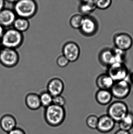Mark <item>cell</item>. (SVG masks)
<instances>
[{"mask_svg": "<svg viewBox=\"0 0 133 134\" xmlns=\"http://www.w3.org/2000/svg\"><path fill=\"white\" fill-rule=\"evenodd\" d=\"M24 37L23 33L15 28H9L5 30L0 39L2 47L16 49L23 43Z\"/></svg>", "mask_w": 133, "mask_h": 134, "instance_id": "1", "label": "cell"}, {"mask_svg": "<svg viewBox=\"0 0 133 134\" xmlns=\"http://www.w3.org/2000/svg\"><path fill=\"white\" fill-rule=\"evenodd\" d=\"M45 119L48 125L56 127L61 124L66 117V111L64 107L52 104L45 108Z\"/></svg>", "mask_w": 133, "mask_h": 134, "instance_id": "2", "label": "cell"}, {"mask_svg": "<svg viewBox=\"0 0 133 134\" xmlns=\"http://www.w3.org/2000/svg\"><path fill=\"white\" fill-rule=\"evenodd\" d=\"M13 10L18 17L29 19L36 15L37 5L35 0H18L14 4Z\"/></svg>", "mask_w": 133, "mask_h": 134, "instance_id": "3", "label": "cell"}, {"mask_svg": "<svg viewBox=\"0 0 133 134\" xmlns=\"http://www.w3.org/2000/svg\"><path fill=\"white\" fill-rule=\"evenodd\" d=\"M129 113L126 103L122 101H116L112 103L107 109V115L116 122H119Z\"/></svg>", "mask_w": 133, "mask_h": 134, "instance_id": "4", "label": "cell"}, {"mask_svg": "<svg viewBox=\"0 0 133 134\" xmlns=\"http://www.w3.org/2000/svg\"><path fill=\"white\" fill-rule=\"evenodd\" d=\"M20 56L16 49L4 48L0 51V63L4 66L12 68L19 63Z\"/></svg>", "mask_w": 133, "mask_h": 134, "instance_id": "5", "label": "cell"}, {"mask_svg": "<svg viewBox=\"0 0 133 134\" xmlns=\"http://www.w3.org/2000/svg\"><path fill=\"white\" fill-rule=\"evenodd\" d=\"M107 73L115 82H117L126 80L129 71L124 63H116L108 67Z\"/></svg>", "mask_w": 133, "mask_h": 134, "instance_id": "6", "label": "cell"}, {"mask_svg": "<svg viewBox=\"0 0 133 134\" xmlns=\"http://www.w3.org/2000/svg\"><path fill=\"white\" fill-rule=\"evenodd\" d=\"M131 83L126 80L115 82L111 89L113 97L119 100L127 98L131 93Z\"/></svg>", "mask_w": 133, "mask_h": 134, "instance_id": "7", "label": "cell"}, {"mask_svg": "<svg viewBox=\"0 0 133 134\" xmlns=\"http://www.w3.org/2000/svg\"><path fill=\"white\" fill-rule=\"evenodd\" d=\"M113 42L115 48L126 52L132 46L133 39L130 35L127 33L122 32L116 34L114 35Z\"/></svg>", "mask_w": 133, "mask_h": 134, "instance_id": "8", "label": "cell"}, {"mask_svg": "<svg viewBox=\"0 0 133 134\" xmlns=\"http://www.w3.org/2000/svg\"><path fill=\"white\" fill-rule=\"evenodd\" d=\"M99 24L97 20L93 16L89 15L84 17L79 30L84 36L90 37L94 35L97 32Z\"/></svg>", "mask_w": 133, "mask_h": 134, "instance_id": "9", "label": "cell"}, {"mask_svg": "<svg viewBox=\"0 0 133 134\" xmlns=\"http://www.w3.org/2000/svg\"><path fill=\"white\" fill-rule=\"evenodd\" d=\"M62 55L69 62H75L79 59L80 54V49L79 45L73 41L66 43L62 47Z\"/></svg>", "mask_w": 133, "mask_h": 134, "instance_id": "10", "label": "cell"}, {"mask_svg": "<svg viewBox=\"0 0 133 134\" xmlns=\"http://www.w3.org/2000/svg\"><path fill=\"white\" fill-rule=\"evenodd\" d=\"M64 90L65 83L60 78H52L48 83L47 91L53 97L62 94Z\"/></svg>", "mask_w": 133, "mask_h": 134, "instance_id": "11", "label": "cell"}, {"mask_svg": "<svg viewBox=\"0 0 133 134\" xmlns=\"http://www.w3.org/2000/svg\"><path fill=\"white\" fill-rule=\"evenodd\" d=\"M116 122L109 115H105L99 117L97 130L101 133H108L114 129Z\"/></svg>", "mask_w": 133, "mask_h": 134, "instance_id": "12", "label": "cell"}, {"mask_svg": "<svg viewBox=\"0 0 133 134\" xmlns=\"http://www.w3.org/2000/svg\"><path fill=\"white\" fill-rule=\"evenodd\" d=\"M17 17L14 10L4 8L0 12V24L4 28H8L13 25Z\"/></svg>", "mask_w": 133, "mask_h": 134, "instance_id": "13", "label": "cell"}, {"mask_svg": "<svg viewBox=\"0 0 133 134\" xmlns=\"http://www.w3.org/2000/svg\"><path fill=\"white\" fill-rule=\"evenodd\" d=\"M99 61L102 65L109 67L115 63L113 49L107 48L101 51L98 55Z\"/></svg>", "mask_w": 133, "mask_h": 134, "instance_id": "14", "label": "cell"}, {"mask_svg": "<svg viewBox=\"0 0 133 134\" xmlns=\"http://www.w3.org/2000/svg\"><path fill=\"white\" fill-rule=\"evenodd\" d=\"M16 120L13 116L5 114L0 119V127L3 131L8 133L16 127Z\"/></svg>", "mask_w": 133, "mask_h": 134, "instance_id": "15", "label": "cell"}, {"mask_svg": "<svg viewBox=\"0 0 133 134\" xmlns=\"http://www.w3.org/2000/svg\"><path fill=\"white\" fill-rule=\"evenodd\" d=\"M115 82L107 73H102L97 77L96 84L99 90H111Z\"/></svg>", "mask_w": 133, "mask_h": 134, "instance_id": "16", "label": "cell"}, {"mask_svg": "<svg viewBox=\"0 0 133 134\" xmlns=\"http://www.w3.org/2000/svg\"><path fill=\"white\" fill-rule=\"evenodd\" d=\"M25 103L27 108L32 110H37L41 106L39 94L36 93H28L25 98Z\"/></svg>", "mask_w": 133, "mask_h": 134, "instance_id": "17", "label": "cell"}, {"mask_svg": "<svg viewBox=\"0 0 133 134\" xmlns=\"http://www.w3.org/2000/svg\"><path fill=\"white\" fill-rule=\"evenodd\" d=\"M113 97L110 90H99L95 94V99L97 102L103 105L110 104Z\"/></svg>", "mask_w": 133, "mask_h": 134, "instance_id": "18", "label": "cell"}, {"mask_svg": "<svg viewBox=\"0 0 133 134\" xmlns=\"http://www.w3.org/2000/svg\"><path fill=\"white\" fill-rule=\"evenodd\" d=\"M12 26L13 28L23 33L29 29L30 27L29 21L28 19L17 16Z\"/></svg>", "mask_w": 133, "mask_h": 134, "instance_id": "19", "label": "cell"}, {"mask_svg": "<svg viewBox=\"0 0 133 134\" xmlns=\"http://www.w3.org/2000/svg\"><path fill=\"white\" fill-rule=\"evenodd\" d=\"M120 130L129 131L133 128V114L129 112L126 116L119 122Z\"/></svg>", "mask_w": 133, "mask_h": 134, "instance_id": "20", "label": "cell"}, {"mask_svg": "<svg viewBox=\"0 0 133 134\" xmlns=\"http://www.w3.org/2000/svg\"><path fill=\"white\" fill-rule=\"evenodd\" d=\"M79 11L84 16L90 15V14L97 9L94 1L87 3H82L80 5Z\"/></svg>", "mask_w": 133, "mask_h": 134, "instance_id": "21", "label": "cell"}, {"mask_svg": "<svg viewBox=\"0 0 133 134\" xmlns=\"http://www.w3.org/2000/svg\"><path fill=\"white\" fill-rule=\"evenodd\" d=\"M85 16L81 14H75L71 16L69 23L72 27L75 29H80Z\"/></svg>", "mask_w": 133, "mask_h": 134, "instance_id": "22", "label": "cell"}, {"mask_svg": "<svg viewBox=\"0 0 133 134\" xmlns=\"http://www.w3.org/2000/svg\"><path fill=\"white\" fill-rule=\"evenodd\" d=\"M39 96L41 106L46 108L53 104V97L47 91L41 92Z\"/></svg>", "mask_w": 133, "mask_h": 134, "instance_id": "23", "label": "cell"}, {"mask_svg": "<svg viewBox=\"0 0 133 134\" xmlns=\"http://www.w3.org/2000/svg\"><path fill=\"white\" fill-rule=\"evenodd\" d=\"M99 117L96 115H91L88 116L86 120V123L88 127L93 130L97 129Z\"/></svg>", "mask_w": 133, "mask_h": 134, "instance_id": "24", "label": "cell"}, {"mask_svg": "<svg viewBox=\"0 0 133 134\" xmlns=\"http://www.w3.org/2000/svg\"><path fill=\"white\" fill-rule=\"evenodd\" d=\"M97 8L100 10H105L110 8L112 0H94Z\"/></svg>", "mask_w": 133, "mask_h": 134, "instance_id": "25", "label": "cell"}, {"mask_svg": "<svg viewBox=\"0 0 133 134\" xmlns=\"http://www.w3.org/2000/svg\"><path fill=\"white\" fill-rule=\"evenodd\" d=\"M53 104L64 107L66 104V99L62 94L55 96L53 97Z\"/></svg>", "mask_w": 133, "mask_h": 134, "instance_id": "26", "label": "cell"}, {"mask_svg": "<svg viewBox=\"0 0 133 134\" xmlns=\"http://www.w3.org/2000/svg\"><path fill=\"white\" fill-rule=\"evenodd\" d=\"M69 62L63 55L59 56L56 59V63L59 67L64 68L68 66Z\"/></svg>", "mask_w": 133, "mask_h": 134, "instance_id": "27", "label": "cell"}, {"mask_svg": "<svg viewBox=\"0 0 133 134\" xmlns=\"http://www.w3.org/2000/svg\"><path fill=\"white\" fill-rule=\"evenodd\" d=\"M8 134H26L25 131L21 128L16 127L10 132L8 133Z\"/></svg>", "mask_w": 133, "mask_h": 134, "instance_id": "28", "label": "cell"}, {"mask_svg": "<svg viewBox=\"0 0 133 134\" xmlns=\"http://www.w3.org/2000/svg\"><path fill=\"white\" fill-rule=\"evenodd\" d=\"M115 134H131L129 131H126L123 130H119L116 131Z\"/></svg>", "mask_w": 133, "mask_h": 134, "instance_id": "29", "label": "cell"}, {"mask_svg": "<svg viewBox=\"0 0 133 134\" xmlns=\"http://www.w3.org/2000/svg\"><path fill=\"white\" fill-rule=\"evenodd\" d=\"M5 5V0H0V12L4 8Z\"/></svg>", "mask_w": 133, "mask_h": 134, "instance_id": "30", "label": "cell"}, {"mask_svg": "<svg viewBox=\"0 0 133 134\" xmlns=\"http://www.w3.org/2000/svg\"><path fill=\"white\" fill-rule=\"evenodd\" d=\"M4 28L0 24V39L1 38L2 36L3 35V33L4 31Z\"/></svg>", "mask_w": 133, "mask_h": 134, "instance_id": "31", "label": "cell"}, {"mask_svg": "<svg viewBox=\"0 0 133 134\" xmlns=\"http://www.w3.org/2000/svg\"><path fill=\"white\" fill-rule=\"evenodd\" d=\"M5 1L9 2V3L15 4V3H16L18 0H5Z\"/></svg>", "mask_w": 133, "mask_h": 134, "instance_id": "32", "label": "cell"}, {"mask_svg": "<svg viewBox=\"0 0 133 134\" xmlns=\"http://www.w3.org/2000/svg\"><path fill=\"white\" fill-rule=\"evenodd\" d=\"M82 3H87V2H91L94 1V0H80Z\"/></svg>", "mask_w": 133, "mask_h": 134, "instance_id": "33", "label": "cell"}, {"mask_svg": "<svg viewBox=\"0 0 133 134\" xmlns=\"http://www.w3.org/2000/svg\"><path fill=\"white\" fill-rule=\"evenodd\" d=\"M130 81H131V82L133 84V72L130 74Z\"/></svg>", "mask_w": 133, "mask_h": 134, "instance_id": "34", "label": "cell"}, {"mask_svg": "<svg viewBox=\"0 0 133 134\" xmlns=\"http://www.w3.org/2000/svg\"><path fill=\"white\" fill-rule=\"evenodd\" d=\"M2 46L1 44V42H0V51H1V49L2 48Z\"/></svg>", "mask_w": 133, "mask_h": 134, "instance_id": "35", "label": "cell"}, {"mask_svg": "<svg viewBox=\"0 0 133 134\" xmlns=\"http://www.w3.org/2000/svg\"><path fill=\"white\" fill-rule=\"evenodd\" d=\"M132 1H133V0H132Z\"/></svg>", "mask_w": 133, "mask_h": 134, "instance_id": "36", "label": "cell"}]
</instances>
